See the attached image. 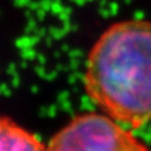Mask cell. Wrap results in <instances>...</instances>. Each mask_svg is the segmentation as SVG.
I'll return each instance as SVG.
<instances>
[{
	"label": "cell",
	"instance_id": "cell-1",
	"mask_svg": "<svg viewBox=\"0 0 151 151\" xmlns=\"http://www.w3.org/2000/svg\"><path fill=\"white\" fill-rule=\"evenodd\" d=\"M85 87L119 124L139 129L151 123V22L127 19L109 26L89 52Z\"/></svg>",
	"mask_w": 151,
	"mask_h": 151
},
{
	"label": "cell",
	"instance_id": "cell-2",
	"mask_svg": "<svg viewBox=\"0 0 151 151\" xmlns=\"http://www.w3.org/2000/svg\"><path fill=\"white\" fill-rule=\"evenodd\" d=\"M45 151H150L130 130L112 118L85 113L71 119L49 142Z\"/></svg>",
	"mask_w": 151,
	"mask_h": 151
},
{
	"label": "cell",
	"instance_id": "cell-3",
	"mask_svg": "<svg viewBox=\"0 0 151 151\" xmlns=\"http://www.w3.org/2000/svg\"><path fill=\"white\" fill-rule=\"evenodd\" d=\"M0 151H45V147L35 134L0 117Z\"/></svg>",
	"mask_w": 151,
	"mask_h": 151
}]
</instances>
